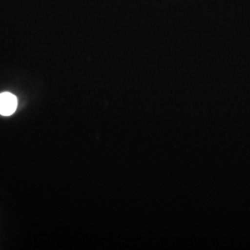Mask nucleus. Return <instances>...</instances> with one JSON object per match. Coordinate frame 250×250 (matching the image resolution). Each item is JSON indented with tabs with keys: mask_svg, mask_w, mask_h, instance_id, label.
Wrapping results in <instances>:
<instances>
[{
	"mask_svg": "<svg viewBox=\"0 0 250 250\" xmlns=\"http://www.w3.org/2000/svg\"><path fill=\"white\" fill-rule=\"evenodd\" d=\"M17 98L9 92L0 94V114L3 116H9L13 114L17 108Z\"/></svg>",
	"mask_w": 250,
	"mask_h": 250,
	"instance_id": "obj_1",
	"label": "nucleus"
}]
</instances>
